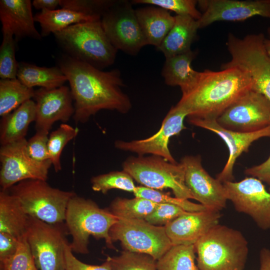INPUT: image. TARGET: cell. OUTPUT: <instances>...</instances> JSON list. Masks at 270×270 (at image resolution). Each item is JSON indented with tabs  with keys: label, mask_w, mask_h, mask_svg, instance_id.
<instances>
[{
	"label": "cell",
	"mask_w": 270,
	"mask_h": 270,
	"mask_svg": "<svg viewBox=\"0 0 270 270\" xmlns=\"http://www.w3.org/2000/svg\"><path fill=\"white\" fill-rule=\"evenodd\" d=\"M68 234L64 222L51 224L29 216L25 236L38 270H64Z\"/></svg>",
	"instance_id": "cell-9"
},
{
	"label": "cell",
	"mask_w": 270,
	"mask_h": 270,
	"mask_svg": "<svg viewBox=\"0 0 270 270\" xmlns=\"http://www.w3.org/2000/svg\"><path fill=\"white\" fill-rule=\"evenodd\" d=\"M109 234L113 242H120L124 250L146 254L156 260L173 246L164 226L144 220L118 219Z\"/></svg>",
	"instance_id": "cell-10"
},
{
	"label": "cell",
	"mask_w": 270,
	"mask_h": 270,
	"mask_svg": "<svg viewBox=\"0 0 270 270\" xmlns=\"http://www.w3.org/2000/svg\"><path fill=\"white\" fill-rule=\"evenodd\" d=\"M158 204L144 198L117 197L108 208L118 219L144 220L156 208Z\"/></svg>",
	"instance_id": "cell-30"
},
{
	"label": "cell",
	"mask_w": 270,
	"mask_h": 270,
	"mask_svg": "<svg viewBox=\"0 0 270 270\" xmlns=\"http://www.w3.org/2000/svg\"><path fill=\"white\" fill-rule=\"evenodd\" d=\"M203 11L197 20L202 28L216 21H240L258 16L270 19V0H200Z\"/></svg>",
	"instance_id": "cell-17"
},
{
	"label": "cell",
	"mask_w": 270,
	"mask_h": 270,
	"mask_svg": "<svg viewBox=\"0 0 270 270\" xmlns=\"http://www.w3.org/2000/svg\"><path fill=\"white\" fill-rule=\"evenodd\" d=\"M118 220L108 208H102L92 200L74 194L68 202L64 222L72 236L70 246L72 252L88 254L90 236L104 239L108 248L116 250L109 232Z\"/></svg>",
	"instance_id": "cell-3"
},
{
	"label": "cell",
	"mask_w": 270,
	"mask_h": 270,
	"mask_svg": "<svg viewBox=\"0 0 270 270\" xmlns=\"http://www.w3.org/2000/svg\"><path fill=\"white\" fill-rule=\"evenodd\" d=\"M17 78L30 88L52 89L64 86L67 78L60 68L41 67L25 62L18 63Z\"/></svg>",
	"instance_id": "cell-27"
},
{
	"label": "cell",
	"mask_w": 270,
	"mask_h": 270,
	"mask_svg": "<svg viewBox=\"0 0 270 270\" xmlns=\"http://www.w3.org/2000/svg\"><path fill=\"white\" fill-rule=\"evenodd\" d=\"M79 129L67 124H62L48 137V150L50 160L56 172L62 170L60 156L67 144L78 134Z\"/></svg>",
	"instance_id": "cell-34"
},
{
	"label": "cell",
	"mask_w": 270,
	"mask_h": 270,
	"mask_svg": "<svg viewBox=\"0 0 270 270\" xmlns=\"http://www.w3.org/2000/svg\"><path fill=\"white\" fill-rule=\"evenodd\" d=\"M32 6L30 0H0L2 32L12 34L16 42L26 37L41 39L34 26Z\"/></svg>",
	"instance_id": "cell-21"
},
{
	"label": "cell",
	"mask_w": 270,
	"mask_h": 270,
	"mask_svg": "<svg viewBox=\"0 0 270 270\" xmlns=\"http://www.w3.org/2000/svg\"><path fill=\"white\" fill-rule=\"evenodd\" d=\"M180 162L186 185L194 199L206 209L220 211L225 208L228 199L223 183L204 169L200 156H186Z\"/></svg>",
	"instance_id": "cell-16"
},
{
	"label": "cell",
	"mask_w": 270,
	"mask_h": 270,
	"mask_svg": "<svg viewBox=\"0 0 270 270\" xmlns=\"http://www.w3.org/2000/svg\"><path fill=\"white\" fill-rule=\"evenodd\" d=\"M200 270H244L248 242L238 230L220 224L194 244Z\"/></svg>",
	"instance_id": "cell-4"
},
{
	"label": "cell",
	"mask_w": 270,
	"mask_h": 270,
	"mask_svg": "<svg viewBox=\"0 0 270 270\" xmlns=\"http://www.w3.org/2000/svg\"><path fill=\"white\" fill-rule=\"evenodd\" d=\"M54 34L72 58L100 70L114 62L118 50L108 38L100 20L72 24Z\"/></svg>",
	"instance_id": "cell-5"
},
{
	"label": "cell",
	"mask_w": 270,
	"mask_h": 270,
	"mask_svg": "<svg viewBox=\"0 0 270 270\" xmlns=\"http://www.w3.org/2000/svg\"><path fill=\"white\" fill-rule=\"evenodd\" d=\"M192 50L166 58L162 75L166 84L180 87L182 95L189 92L196 84L200 72L194 70L191 64L196 56Z\"/></svg>",
	"instance_id": "cell-23"
},
{
	"label": "cell",
	"mask_w": 270,
	"mask_h": 270,
	"mask_svg": "<svg viewBox=\"0 0 270 270\" xmlns=\"http://www.w3.org/2000/svg\"><path fill=\"white\" fill-rule=\"evenodd\" d=\"M58 66L67 78L73 98L76 123H84L102 110L126 114L132 102L122 88L120 71H103L68 55L60 60Z\"/></svg>",
	"instance_id": "cell-1"
},
{
	"label": "cell",
	"mask_w": 270,
	"mask_h": 270,
	"mask_svg": "<svg viewBox=\"0 0 270 270\" xmlns=\"http://www.w3.org/2000/svg\"><path fill=\"white\" fill-rule=\"evenodd\" d=\"M29 216L14 196L8 190H0V232L22 238L26 234Z\"/></svg>",
	"instance_id": "cell-26"
},
{
	"label": "cell",
	"mask_w": 270,
	"mask_h": 270,
	"mask_svg": "<svg viewBox=\"0 0 270 270\" xmlns=\"http://www.w3.org/2000/svg\"><path fill=\"white\" fill-rule=\"evenodd\" d=\"M26 138L1 146L0 148V185L7 190L14 184L28 180L46 181L50 160L38 162L29 155Z\"/></svg>",
	"instance_id": "cell-13"
},
{
	"label": "cell",
	"mask_w": 270,
	"mask_h": 270,
	"mask_svg": "<svg viewBox=\"0 0 270 270\" xmlns=\"http://www.w3.org/2000/svg\"><path fill=\"white\" fill-rule=\"evenodd\" d=\"M106 260L112 270H158L157 260L144 254L124 250L118 256H108Z\"/></svg>",
	"instance_id": "cell-33"
},
{
	"label": "cell",
	"mask_w": 270,
	"mask_h": 270,
	"mask_svg": "<svg viewBox=\"0 0 270 270\" xmlns=\"http://www.w3.org/2000/svg\"><path fill=\"white\" fill-rule=\"evenodd\" d=\"M135 11L147 45L158 48L174 26L175 16L167 10L152 5Z\"/></svg>",
	"instance_id": "cell-22"
},
{
	"label": "cell",
	"mask_w": 270,
	"mask_h": 270,
	"mask_svg": "<svg viewBox=\"0 0 270 270\" xmlns=\"http://www.w3.org/2000/svg\"><path fill=\"white\" fill-rule=\"evenodd\" d=\"M220 211L206 209L186 212L165 227L172 245H194L212 228L219 224Z\"/></svg>",
	"instance_id": "cell-20"
},
{
	"label": "cell",
	"mask_w": 270,
	"mask_h": 270,
	"mask_svg": "<svg viewBox=\"0 0 270 270\" xmlns=\"http://www.w3.org/2000/svg\"><path fill=\"white\" fill-rule=\"evenodd\" d=\"M189 122L216 133L226 144L229 156L224 168L216 176L222 183L232 181L233 168L238 158L242 152H248L254 142L264 137H270V126L258 131L243 132L226 129L220 126L216 120L189 118Z\"/></svg>",
	"instance_id": "cell-19"
},
{
	"label": "cell",
	"mask_w": 270,
	"mask_h": 270,
	"mask_svg": "<svg viewBox=\"0 0 270 270\" xmlns=\"http://www.w3.org/2000/svg\"><path fill=\"white\" fill-rule=\"evenodd\" d=\"M216 120L227 130L243 132L258 131L270 126V101L250 90L231 104Z\"/></svg>",
	"instance_id": "cell-12"
},
{
	"label": "cell",
	"mask_w": 270,
	"mask_h": 270,
	"mask_svg": "<svg viewBox=\"0 0 270 270\" xmlns=\"http://www.w3.org/2000/svg\"><path fill=\"white\" fill-rule=\"evenodd\" d=\"M122 170L142 186L159 190L170 188L174 196L194 199L184 182V170L180 163H172L152 155L130 156L122 163Z\"/></svg>",
	"instance_id": "cell-8"
},
{
	"label": "cell",
	"mask_w": 270,
	"mask_h": 270,
	"mask_svg": "<svg viewBox=\"0 0 270 270\" xmlns=\"http://www.w3.org/2000/svg\"><path fill=\"white\" fill-rule=\"evenodd\" d=\"M186 113L176 105L172 106L164 118L160 129L155 134L145 139L130 142L118 140L114 146L118 149L144 156L150 154L163 158L172 163H176L168 148L170 139L185 128Z\"/></svg>",
	"instance_id": "cell-15"
},
{
	"label": "cell",
	"mask_w": 270,
	"mask_h": 270,
	"mask_svg": "<svg viewBox=\"0 0 270 270\" xmlns=\"http://www.w3.org/2000/svg\"><path fill=\"white\" fill-rule=\"evenodd\" d=\"M60 0H34L32 6L37 10H55V8L60 6Z\"/></svg>",
	"instance_id": "cell-45"
},
{
	"label": "cell",
	"mask_w": 270,
	"mask_h": 270,
	"mask_svg": "<svg viewBox=\"0 0 270 270\" xmlns=\"http://www.w3.org/2000/svg\"><path fill=\"white\" fill-rule=\"evenodd\" d=\"M92 188L94 192L106 194L112 189L134 192L135 186L133 178L126 172L112 171L93 176L90 180Z\"/></svg>",
	"instance_id": "cell-32"
},
{
	"label": "cell",
	"mask_w": 270,
	"mask_h": 270,
	"mask_svg": "<svg viewBox=\"0 0 270 270\" xmlns=\"http://www.w3.org/2000/svg\"><path fill=\"white\" fill-rule=\"evenodd\" d=\"M100 19L65 8L42 10L34 16V21L40 24L42 37L60 32L72 24Z\"/></svg>",
	"instance_id": "cell-28"
},
{
	"label": "cell",
	"mask_w": 270,
	"mask_h": 270,
	"mask_svg": "<svg viewBox=\"0 0 270 270\" xmlns=\"http://www.w3.org/2000/svg\"><path fill=\"white\" fill-rule=\"evenodd\" d=\"M114 0H60V6L86 15L101 18Z\"/></svg>",
	"instance_id": "cell-39"
},
{
	"label": "cell",
	"mask_w": 270,
	"mask_h": 270,
	"mask_svg": "<svg viewBox=\"0 0 270 270\" xmlns=\"http://www.w3.org/2000/svg\"><path fill=\"white\" fill-rule=\"evenodd\" d=\"M36 118V102L30 100L2 118L0 143L4 146L25 138L30 124Z\"/></svg>",
	"instance_id": "cell-25"
},
{
	"label": "cell",
	"mask_w": 270,
	"mask_h": 270,
	"mask_svg": "<svg viewBox=\"0 0 270 270\" xmlns=\"http://www.w3.org/2000/svg\"><path fill=\"white\" fill-rule=\"evenodd\" d=\"M7 190L18 199L29 216L51 224L64 222L68 202L76 194L40 180L22 181Z\"/></svg>",
	"instance_id": "cell-7"
},
{
	"label": "cell",
	"mask_w": 270,
	"mask_h": 270,
	"mask_svg": "<svg viewBox=\"0 0 270 270\" xmlns=\"http://www.w3.org/2000/svg\"><path fill=\"white\" fill-rule=\"evenodd\" d=\"M0 270H38L25 235L20 238L16 253L0 260Z\"/></svg>",
	"instance_id": "cell-37"
},
{
	"label": "cell",
	"mask_w": 270,
	"mask_h": 270,
	"mask_svg": "<svg viewBox=\"0 0 270 270\" xmlns=\"http://www.w3.org/2000/svg\"><path fill=\"white\" fill-rule=\"evenodd\" d=\"M48 132L36 131L26 143L28 152L30 156L38 162H46L50 160L48 150Z\"/></svg>",
	"instance_id": "cell-41"
},
{
	"label": "cell",
	"mask_w": 270,
	"mask_h": 270,
	"mask_svg": "<svg viewBox=\"0 0 270 270\" xmlns=\"http://www.w3.org/2000/svg\"><path fill=\"white\" fill-rule=\"evenodd\" d=\"M132 4L128 0H114L100 21L112 46L117 50L134 56L147 44Z\"/></svg>",
	"instance_id": "cell-11"
},
{
	"label": "cell",
	"mask_w": 270,
	"mask_h": 270,
	"mask_svg": "<svg viewBox=\"0 0 270 270\" xmlns=\"http://www.w3.org/2000/svg\"><path fill=\"white\" fill-rule=\"evenodd\" d=\"M245 173L269 185L270 184V156L262 163L246 170Z\"/></svg>",
	"instance_id": "cell-44"
},
{
	"label": "cell",
	"mask_w": 270,
	"mask_h": 270,
	"mask_svg": "<svg viewBox=\"0 0 270 270\" xmlns=\"http://www.w3.org/2000/svg\"><path fill=\"white\" fill-rule=\"evenodd\" d=\"M64 270H112L109 262L106 261L100 265H92L83 262L74 254L68 241L64 248Z\"/></svg>",
	"instance_id": "cell-42"
},
{
	"label": "cell",
	"mask_w": 270,
	"mask_h": 270,
	"mask_svg": "<svg viewBox=\"0 0 270 270\" xmlns=\"http://www.w3.org/2000/svg\"><path fill=\"white\" fill-rule=\"evenodd\" d=\"M186 212L176 205L160 204L144 220L154 226H164Z\"/></svg>",
	"instance_id": "cell-40"
},
{
	"label": "cell",
	"mask_w": 270,
	"mask_h": 270,
	"mask_svg": "<svg viewBox=\"0 0 270 270\" xmlns=\"http://www.w3.org/2000/svg\"><path fill=\"white\" fill-rule=\"evenodd\" d=\"M194 245H174L157 260L158 270H200Z\"/></svg>",
	"instance_id": "cell-31"
},
{
	"label": "cell",
	"mask_w": 270,
	"mask_h": 270,
	"mask_svg": "<svg viewBox=\"0 0 270 270\" xmlns=\"http://www.w3.org/2000/svg\"><path fill=\"white\" fill-rule=\"evenodd\" d=\"M252 82L246 72L236 67L200 72L194 88L176 104L188 118L216 120L231 104L248 90Z\"/></svg>",
	"instance_id": "cell-2"
},
{
	"label": "cell",
	"mask_w": 270,
	"mask_h": 270,
	"mask_svg": "<svg viewBox=\"0 0 270 270\" xmlns=\"http://www.w3.org/2000/svg\"><path fill=\"white\" fill-rule=\"evenodd\" d=\"M268 32L270 38L268 39L265 38L264 44L266 51L268 54L270 56V28L268 30Z\"/></svg>",
	"instance_id": "cell-47"
},
{
	"label": "cell",
	"mask_w": 270,
	"mask_h": 270,
	"mask_svg": "<svg viewBox=\"0 0 270 270\" xmlns=\"http://www.w3.org/2000/svg\"><path fill=\"white\" fill-rule=\"evenodd\" d=\"M260 270H270V250L262 248L260 254Z\"/></svg>",
	"instance_id": "cell-46"
},
{
	"label": "cell",
	"mask_w": 270,
	"mask_h": 270,
	"mask_svg": "<svg viewBox=\"0 0 270 270\" xmlns=\"http://www.w3.org/2000/svg\"><path fill=\"white\" fill-rule=\"evenodd\" d=\"M20 238L8 233L0 232V260L8 258L16 253Z\"/></svg>",
	"instance_id": "cell-43"
},
{
	"label": "cell",
	"mask_w": 270,
	"mask_h": 270,
	"mask_svg": "<svg viewBox=\"0 0 270 270\" xmlns=\"http://www.w3.org/2000/svg\"><path fill=\"white\" fill-rule=\"evenodd\" d=\"M0 46V79L16 78L18 63L16 58V40L9 32H2Z\"/></svg>",
	"instance_id": "cell-36"
},
{
	"label": "cell",
	"mask_w": 270,
	"mask_h": 270,
	"mask_svg": "<svg viewBox=\"0 0 270 270\" xmlns=\"http://www.w3.org/2000/svg\"><path fill=\"white\" fill-rule=\"evenodd\" d=\"M265 38L262 33L242 38L230 34L226 44L232 58L221 68L236 67L246 72L252 82V90L270 101V56L265 47Z\"/></svg>",
	"instance_id": "cell-6"
},
{
	"label": "cell",
	"mask_w": 270,
	"mask_h": 270,
	"mask_svg": "<svg viewBox=\"0 0 270 270\" xmlns=\"http://www.w3.org/2000/svg\"><path fill=\"white\" fill-rule=\"evenodd\" d=\"M132 4H146L172 11L176 15L190 16L198 20L202 13L196 8L198 0H134Z\"/></svg>",
	"instance_id": "cell-38"
},
{
	"label": "cell",
	"mask_w": 270,
	"mask_h": 270,
	"mask_svg": "<svg viewBox=\"0 0 270 270\" xmlns=\"http://www.w3.org/2000/svg\"><path fill=\"white\" fill-rule=\"evenodd\" d=\"M198 28L195 19L190 16L176 15L174 26L156 49L166 58L188 52L191 50Z\"/></svg>",
	"instance_id": "cell-24"
},
{
	"label": "cell",
	"mask_w": 270,
	"mask_h": 270,
	"mask_svg": "<svg viewBox=\"0 0 270 270\" xmlns=\"http://www.w3.org/2000/svg\"><path fill=\"white\" fill-rule=\"evenodd\" d=\"M134 194L136 197L147 199L158 204H168L176 205L187 212H199L206 209L200 204H195L188 200L172 197L160 190L142 186H136Z\"/></svg>",
	"instance_id": "cell-35"
},
{
	"label": "cell",
	"mask_w": 270,
	"mask_h": 270,
	"mask_svg": "<svg viewBox=\"0 0 270 270\" xmlns=\"http://www.w3.org/2000/svg\"><path fill=\"white\" fill-rule=\"evenodd\" d=\"M269 186H270L269 190L270 192V184H269Z\"/></svg>",
	"instance_id": "cell-48"
},
{
	"label": "cell",
	"mask_w": 270,
	"mask_h": 270,
	"mask_svg": "<svg viewBox=\"0 0 270 270\" xmlns=\"http://www.w3.org/2000/svg\"><path fill=\"white\" fill-rule=\"evenodd\" d=\"M35 90L17 78L0 80V116L2 118L33 98Z\"/></svg>",
	"instance_id": "cell-29"
},
{
	"label": "cell",
	"mask_w": 270,
	"mask_h": 270,
	"mask_svg": "<svg viewBox=\"0 0 270 270\" xmlns=\"http://www.w3.org/2000/svg\"><path fill=\"white\" fill-rule=\"evenodd\" d=\"M36 131L49 132L57 121L68 122L74 113L70 88L62 86L52 89L40 88L35 90Z\"/></svg>",
	"instance_id": "cell-18"
},
{
	"label": "cell",
	"mask_w": 270,
	"mask_h": 270,
	"mask_svg": "<svg viewBox=\"0 0 270 270\" xmlns=\"http://www.w3.org/2000/svg\"><path fill=\"white\" fill-rule=\"evenodd\" d=\"M228 200L240 212L250 216L261 229H270V192L262 182L250 176L223 183Z\"/></svg>",
	"instance_id": "cell-14"
}]
</instances>
